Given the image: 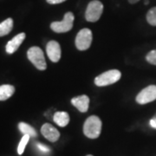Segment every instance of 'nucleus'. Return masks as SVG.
Masks as SVG:
<instances>
[{"mask_svg":"<svg viewBox=\"0 0 156 156\" xmlns=\"http://www.w3.org/2000/svg\"><path fill=\"white\" fill-rule=\"evenodd\" d=\"M92 31L89 29L81 30L76 37V47L79 50H88L92 43Z\"/></svg>","mask_w":156,"mask_h":156,"instance_id":"nucleus-6","label":"nucleus"},{"mask_svg":"<svg viewBox=\"0 0 156 156\" xmlns=\"http://www.w3.org/2000/svg\"><path fill=\"white\" fill-rule=\"evenodd\" d=\"M48 4L50 5H57V4H61L65 2L66 0H46Z\"/></svg>","mask_w":156,"mask_h":156,"instance_id":"nucleus-20","label":"nucleus"},{"mask_svg":"<svg viewBox=\"0 0 156 156\" xmlns=\"http://www.w3.org/2000/svg\"><path fill=\"white\" fill-rule=\"evenodd\" d=\"M122 76V73L117 69H111L96 76L95 79V84L98 87H104L118 82Z\"/></svg>","mask_w":156,"mask_h":156,"instance_id":"nucleus-3","label":"nucleus"},{"mask_svg":"<svg viewBox=\"0 0 156 156\" xmlns=\"http://www.w3.org/2000/svg\"><path fill=\"white\" fill-rule=\"evenodd\" d=\"M101 131V121L98 116H89L83 125L84 134L90 139H96L99 137Z\"/></svg>","mask_w":156,"mask_h":156,"instance_id":"nucleus-1","label":"nucleus"},{"mask_svg":"<svg viewBox=\"0 0 156 156\" xmlns=\"http://www.w3.org/2000/svg\"><path fill=\"white\" fill-rule=\"evenodd\" d=\"M87 156H93V155H91V154H89V155H87Z\"/></svg>","mask_w":156,"mask_h":156,"instance_id":"nucleus-23","label":"nucleus"},{"mask_svg":"<svg viewBox=\"0 0 156 156\" xmlns=\"http://www.w3.org/2000/svg\"><path fill=\"white\" fill-rule=\"evenodd\" d=\"M41 133L46 139L51 141V142H56L60 137L59 131L56 128H54L50 123H45L42 126Z\"/></svg>","mask_w":156,"mask_h":156,"instance_id":"nucleus-9","label":"nucleus"},{"mask_svg":"<svg viewBox=\"0 0 156 156\" xmlns=\"http://www.w3.org/2000/svg\"><path fill=\"white\" fill-rule=\"evenodd\" d=\"M53 120L59 127L63 128V127H66L69 122V116L67 112L58 111L55 113Z\"/></svg>","mask_w":156,"mask_h":156,"instance_id":"nucleus-12","label":"nucleus"},{"mask_svg":"<svg viewBox=\"0 0 156 156\" xmlns=\"http://www.w3.org/2000/svg\"><path fill=\"white\" fill-rule=\"evenodd\" d=\"M156 100V85H149L143 89L136 96L139 104H147Z\"/></svg>","mask_w":156,"mask_h":156,"instance_id":"nucleus-7","label":"nucleus"},{"mask_svg":"<svg viewBox=\"0 0 156 156\" xmlns=\"http://www.w3.org/2000/svg\"><path fill=\"white\" fill-rule=\"evenodd\" d=\"M102 11H103L102 3L98 0H93L87 6L85 12V18L89 22H96L100 19Z\"/></svg>","mask_w":156,"mask_h":156,"instance_id":"nucleus-4","label":"nucleus"},{"mask_svg":"<svg viewBox=\"0 0 156 156\" xmlns=\"http://www.w3.org/2000/svg\"><path fill=\"white\" fill-rule=\"evenodd\" d=\"M146 59L150 64L156 65V50H151L150 52H148V54L146 56Z\"/></svg>","mask_w":156,"mask_h":156,"instance_id":"nucleus-18","label":"nucleus"},{"mask_svg":"<svg viewBox=\"0 0 156 156\" xmlns=\"http://www.w3.org/2000/svg\"><path fill=\"white\" fill-rule=\"evenodd\" d=\"M30 137V136L28 135V134H24V135L23 136V138L21 139L19 144H18V147H17V153H18V154H22L23 153L24 148H25L27 143L29 142Z\"/></svg>","mask_w":156,"mask_h":156,"instance_id":"nucleus-17","label":"nucleus"},{"mask_svg":"<svg viewBox=\"0 0 156 156\" xmlns=\"http://www.w3.org/2000/svg\"><path fill=\"white\" fill-rule=\"evenodd\" d=\"M18 128L21 131V133L23 134H28L31 137H36L37 136V131L35 128H32L30 125H29L25 122H20L18 124Z\"/></svg>","mask_w":156,"mask_h":156,"instance_id":"nucleus-15","label":"nucleus"},{"mask_svg":"<svg viewBox=\"0 0 156 156\" xmlns=\"http://www.w3.org/2000/svg\"><path fill=\"white\" fill-rule=\"evenodd\" d=\"M140 0H128V2L130 3V4H132V5H134V4H136V3H138ZM148 4V0H145V5H147Z\"/></svg>","mask_w":156,"mask_h":156,"instance_id":"nucleus-22","label":"nucleus"},{"mask_svg":"<svg viewBox=\"0 0 156 156\" xmlns=\"http://www.w3.org/2000/svg\"><path fill=\"white\" fill-rule=\"evenodd\" d=\"M147 21L152 26H156V6L151 8L147 13Z\"/></svg>","mask_w":156,"mask_h":156,"instance_id":"nucleus-16","label":"nucleus"},{"mask_svg":"<svg viewBox=\"0 0 156 156\" xmlns=\"http://www.w3.org/2000/svg\"><path fill=\"white\" fill-rule=\"evenodd\" d=\"M15 93V88L12 85L5 84L0 86V101H5Z\"/></svg>","mask_w":156,"mask_h":156,"instance_id":"nucleus-13","label":"nucleus"},{"mask_svg":"<svg viewBox=\"0 0 156 156\" xmlns=\"http://www.w3.org/2000/svg\"><path fill=\"white\" fill-rule=\"evenodd\" d=\"M37 149H39L43 153H49L50 151V147H48L47 146L44 145V144H41V143H37Z\"/></svg>","mask_w":156,"mask_h":156,"instance_id":"nucleus-19","label":"nucleus"},{"mask_svg":"<svg viewBox=\"0 0 156 156\" xmlns=\"http://www.w3.org/2000/svg\"><path fill=\"white\" fill-rule=\"evenodd\" d=\"M74 14L72 12L65 13L63 19L61 22H53L50 24V28L56 33H65L69 31L73 27L74 23Z\"/></svg>","mask_w":156,"mask_h":156,"instance_id":"nucleus-5","label":"nucleus"},{"mask_svg":"<svg viewBox=\"0 0 156 156\" xmlns=\"http://www.w3.org/2000/svg\"><path fill=\"white\" fill-rule=\"evenodd\" d=\"M25 38V34L20 33L17 35L16 37H14L11 39V41H9L6 44V52L9 54H12L14 52H16L17 49L19 48V46L22 44L23 40Z\"/></svg>","mask_w":156,"mask_h":156,"instance_id":"nucleus-11","label":"nucleus"},{"mask_svg":"<svg viewBox=\"0 0 156 156\" xmlns=\"http://www.w3.org/2000/svg\"><path fill=\"white\" fill-rule=\"evenodd\" d=\"M13 28L12 18H7L4 22L0 23V37H4L10 33Z\"/></svg>","mask_w":156,"mask_h":156,"instance_id":"nucleus-14","label":"nucleus"},{"mask_svg":"<svg viewBox=\"0 0 156 156\" xmlns=\"http://www.w3.org/2000/svg\"><path fill=\"white\" fill-rule=\"evenodd\" d=\"M27 56L30 61L33 63V65L39 70H44L47 68L46 61L43 50L39 47L33 46L30 48L27 51Z\"/></svg>","mask_w":156,"mask_h":156,"instance_id":"nucleus-2","label":"nucleus"},{"mask_svg":"<svg viewBox=\"0 0 156 156\" xmlns=\"http://www.w3.org/2000/svg\"><path fill=\"white\" fill-rule=\"evenodd\" d=\"M71 103L73 106H75L78 110L82 113H86L89 109V98L87 95H83L80 96L74 97L71 100Z\"/></svg>","mask_w":156,"mask_h":156,"instance_id":"nucleus-10","label":"nucleus"},{"mask_svg":"<svg viewBox=\"0 0 156 156\" xmlns=\"http://www.w3.org/2000/svg\"><path fill=\"white\" fill-rule=\"evenodd\" d=\"M47 55L53 62H57L61 58V47L56 41H50L46 46Z\"/></svg>","mask_w":156,"mask_h":156,"instance_id":"nucleus-8","label":"nucleus"},{"mask_svg":"<svg viewBox=\"0 0 156 156\" xmlns=\"http://www.w3.org/2000/svg\"><path fill=\"white\" fill-rule=\"evenodd\" d=\"M149 124H150V126L153 128H154L156 129V114L154 115V117L152 118L150 120V122H149Z\"/></svg>","mask_w":156,"mask_h":156,"instance_id":"nucleus-21","label":"nucleus"}]
</instances>
